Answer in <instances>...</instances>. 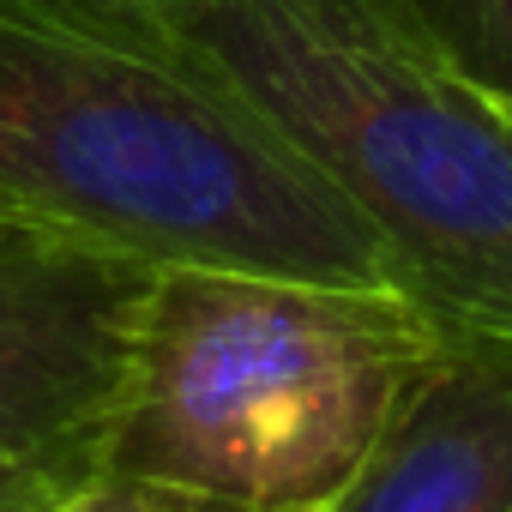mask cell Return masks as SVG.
Here are the masks:
<instances>
[{
  "label": "cell",
  "instance_id": "9",
  "mask_svg": "<svg viewBox=\"0 0 512 512\" xmlns=\"http://www.w3.org/2000/svg\"><path fill=\"white\" fill-rule=\"evenodd\" d=\"M73 7L103 13V19H145V25H157L169 7H181V0H73Z\"/></svg>",
  "mask_w": 512,
  "mask_h": 512
},
{
  "label": "cell",
  "instance_id": "6",
  "mask_svg": "<svg viewBox=\"0 0 512 512\" xmlns=\"http://www.w3.org/2000/svg\"><path fill=\"white\" fill-rule=\"evenodd\" d=\"M476 85L512 103V0H392Z\"/></svg>",
  "mask_w": 512,
  "mask_h": 512
},
{
  "label": "cell",
  "instance_id": "5",
  "mask_svg": "<svg viewBox=\"0 0 512 512\" xmlns=\"http://www.w3.org/2000/svg\"><path fill=\"white\" fill-rule=\"evenodd\" d=\"M332 512H512V338L458 332Z\"/></svg>",
  "mask_w": 512,
  "mask_h": 512
},
{
  "label": "cell",
  "instance_id": "10",
  "mask_svg": "<svg viewBox=\"0 0 512 512\" xmlns=\"http://www.w3.org/2000/svg\"><path fill=\"white\" fill-rule=\"evenodd\" d=\"M0 217H19V211H7V205H0Z\"/></svg>",
  "mask_w": 512,
  "mask_h": 512
},
{
  "label": "cell",
  "instance_id": "7",
  "mask_svg": "<svg viewBox=\"0 0 512 512\" xmlns=\"http://www.w3.org/2000/svg\"><path fill=\"white\" fill-rule=\"evenodd\" d=\"M31 512H253V506H229L175 482H151V476H115V470H91L67 488H55L43 506Z\"/></svg>",
  "mask_w": 512,
  "mask_h": 512
},
{
  "label": "cell",
  "instance_id": "2",
  "mask_svg": "<svg viewBox=\"0 0 512 512\" xmlns=\"http://www.w3.org/2000/svg\"><path fill=\"white\" fill-rule=\"evenodd\" d=\"M452 326L398 284L157 266L97 470L253 512H332Z\"/></svg>",
  "mask_w": 512,
  "mask_h": 512
},
{
  "label": "cell",
  "instance_id": "3",
  "mask_svg": "<svg viewBox=\"0 0 512 512\" xmlns=\"http://www.w3.org/2000/svg\"><path fill=\"white\" fill-rule=\"evenodd\" d=\"M374 229L458 332L512 338V103L392 0H181L157 19Z\"/></svg>",
  "mask_w": 512,
  "mask_h": 512
},
{
  "label": "cell",
  "instance_id": "8",
  "mask_svg": "<svg viewBox=\"0 0 512 512\" xmlns=\"http://www.w3.org/2000/svg\"><path fill=\"white\" fill-rule=\"evenodd\" d=\"M79 476H91V470L37 464V458H7V452H0V512H31V506H43L55 488H67Z\"/></svg>",
  "mask_w": 512,
  "mask_h": 512
},
{
  "label": "cell",
  "instance_id": "1",
  "mask_svg": "<svg viewBox=\"0 0 512 512\" xmlns=\"http://www.w3.org/2000/svg\"><path fill=\"white\" fill-rule=\"evenodd\" d=\"M0 205L151 266L398 284L350 199L235 85L163 25L73 0H0Z\"/></svg>",
  "mask_w": 512,
  "mask_h": 512
},
{
  "label": "cell",
  "instance_id": "4",
  "mask_svg": "<svg viewBox=\"0 0 512 512\" xmlns=\"http://www.w3.org/2000/svg\"><path fill=\"white\" fill-rule=\"evenodd\" d=\"M157 266L37 217H0V452L97 470Z\"/></svg>",
  "mask_w": 512,
  "mask_h": 512
}]
</instances>
